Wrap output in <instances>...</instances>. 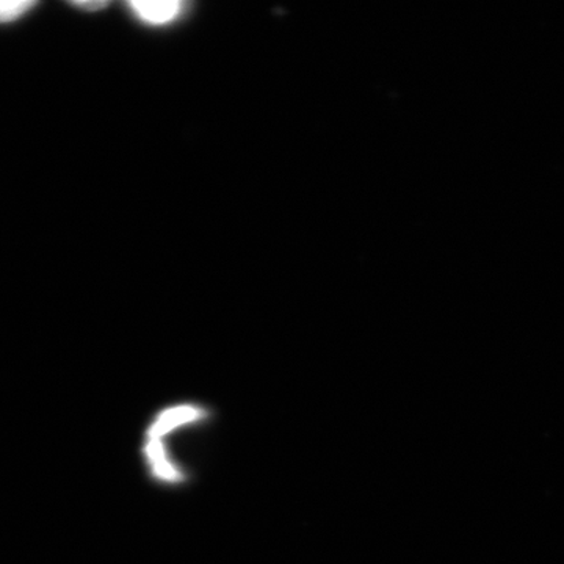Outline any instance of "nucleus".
I'll use <instances>...</instances> for the list:
<instances>
[{
  "mask_svg": "<svg viewBox=\"0 0 564 564\" xmlns=\"http://www.w3.org/2000/svg\"><path fill=\"white\" fill-rule=\"evenodd\" d=\"M206 414V410L198 404H177V406L166 408L162 413L155 415L148 429L147 437L148 440H163L166 434L182 425L203 421Z\"/></svg>",
  "mask_w": 564,
  "mask_h": 564,
  "instance_id": "nucleus-1",
  "label": "nucleus"
},
{
  "mask_svg": "<svg viewBox=\"0 0 564 564\" xmlns=\"http://www.w3.org/2000/svg\"><path fill=\"white\" fill-rule=\"evenodd\" d=\"M143 451L148 464H150L152 477L169 485H177L184 480V474L166 454L162 440H148L147 437Z\"/></svg>",
  "mask_w": 564,
  "mask_h": 564,
  "instance_id": "nucleus-2",
  "label": "nucleus"
},
{
  "mask_svg": "<svg viewBox=\"0 0 564 564\" xmlns=\"http://www.w3.org/2000/svg\"><path fill=\"white\" fill-rule=\"evenodd\" d=\"M129 7L135 17L144 24L163 25L176 20L181 13L180 2H148V0H133Z\"/></svg>",
  "mask_w": 564,
  "mask_h": 564,
  "instance_id": "nucleus-3",
  "label": "nucleus"
},
{
  "mask_svg": "<svg viewBox=\"0 0 564 564\" xmlns=\"http://www.w3.org/2000/svg\"><path fill=\"white\" fill-rule=\"evenodd\" d=\"M39 3L33 0H0V24H10L20 20Z\"/></svg>",
  "mask_w": 564,
  "mask_h": 564,
  "instance_id": "nucleus-4",
  "label": "nucleus"
},
{
  "mask_svg": "<svg viewBox=\"0 0 564 564\" xmlns=\"http://www.w3.org/2000/svg\"><path fill=\"white\" fill-rule=\"evenodd\" d=\"M73 6L85 11H96L106 9V7L109 6V2H96L95 0V2H73Z\"/></svg>",
  "mask_w": 564,
  "mask_h": 564,
  "instance_id": "nucleus-5",
  "label": "nucleus"
}]
</instances>
